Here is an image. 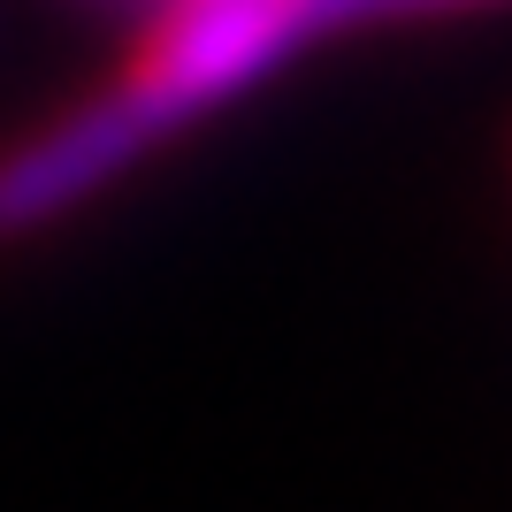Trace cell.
Segmentation results:
<instances>
[{"label":"cell","instance_id":"cell-1","mask_svg":"<svg viewBox=\"0 0 512 512\" xmlns=\"http://www.w3.org/2000/svg\"><path fill=\"white\" fill-rule=\"evenodd\" d=\"M314 46H329V0H161L130 23L123 62L92 100L0 153V237L85 207Z\"/></svg>","mask_w":512,"mask_h":512},{"label":"cell","instance_id":"cell-2","mask_svg":"<svg viewBox=\"0 0 512 512\" xmlns=\"http://www.w3.org/2000/svg\"><path fill=\"white\" fill-rule=\"evenodd\" d=\"M512 0H329V23L344 31H413V23H467V16H497Z\"/></svg>","mask_w":512,"mask_h":512},{"label":"cell","instance_id":"cell-3","mask_svg":"<svg viewBox=\"0 0 512 512\" xmlns=\"http://www.w3.org/2000/svg\"><path fill=\"white\" fill-rule=\"evenodd\" d=\"M77 8H92V16H123V23H146L161 0H77Z\"/></svg>","mask_w":512,"mask_h":512}]
</instances>
